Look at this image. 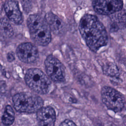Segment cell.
I'll return each mask as SVG.
<instances>
[{"label":"cell","mask_w":126,"mask_h":126,"mask_svg":"<svg viewBox=\"0 0 126 126\" xmlns=\"http://www.w3.org/2000/svg\"><path fill=\"white\" fill-rule=\"evenodd\" d=\"M12 100L15 110L22 113H36L44 104L41 97L28 93L16 94L13 96Z\"/></svg>","instance_id":"7a4b0ae2"},{"label":"cell","mask_w":126,"mask_h":126,"mask_svg":"<svg viewBox=\"0 0 126 126\" xmlns=\"http://www.w3.org/2000/svg\"><path fill=\"white\" fill-rule=\"evenodd\" d=\"M101 96L103 103L107 108L115 112H121L125 106L124 95L111 87H103L101 90Z\"/></svg>","instance_id":"277c9868"},{"label":"cell","mask_w":126,"mask_h":126,"mask_svg":"<svg viewBox=\"0 0 126 126\" xmlns=\"http://www.w3.org/2000/svg\"><path fill=\"white\" fill-rule=\"evenodd\" d=\"M16 55L21 61L26 63H35L39 57L37 47L30 42L20 44L17 48Z\"/></svg>","instance_id":"52a82bcc"},{"label":"cell","mask_w":126,"mask_h":126,"mask_svg":"<svg viewBox=\"0 0 126 126\" xmlns=\"http://www.w3.org/2000/svg\"><path fill=\"white\" fill-rule=\"evenodd\" d=\"M79 30L87 45L96 52L107 45L108 36L103 25L95 16L86 14L80 20Z\"/></svg>","instance_id":"6da1fadb"},{"label":"cell","mask_w":126,"mask_h":126,"mask_svg":"<svg viewBox=\"0 0 126 126\" xmlns=\"http://www.w3.org/2000/svg\"><path fill=\"white\" fill-rule=\"evenodd\" d=\"M94 10L98 14L110 15L122 9L123 0H93Z\"/></svg>","instance_id":"8992f818"},{"label":"cell","mask_w":126,"mask_h":126,"mask_svg":"<svg viewBox=\"0 0 126 126\" xmlns=\"http://www.w3.org/2000/svg\"><path fill=\"white\" fill-rule=\"evenodd\" d=\"M116 66L114 64H111L106 66L103 67V72L106 75L109 76H115L118 72V70L117 68H115Z\"/></svg>","instance_id":"9a60e30c"},{"label":"cell","mask_w":126,"mask_h":126,"mask_svg":"<svg viewBox=\"0 0 126 126\" xmlns=\"http://www.w3.org/2000/svg\"><path fill=\"white\" fill-rule=\"evenodd\" d=\"M13 34V28L9 20L6 18L0 20V36L3 38L10 37Z\"/></svg>","instance_id":"4fadbf2b"},{"label":"cell","mask_w":126,"mask_h":126,"mask_svg":"<svg viewBox=\"0 0 126 126\" xmlns=\"http://www.w3.org/2000/svg\"><path fill=\"white\" fill-rule=\"evenodd\" d=\"M36 119L39 126H55V111L51 106H43L36 112Z\"/></svg>","instance_id":"9c48e42d"},{"label":"cell","mask_w":126,"mask_h":126,"mask_svg":"<svg viewBox=\"0 0 126 126\" xmlns=\"http://www.w3.org/2000/svg\"><path fill=\"white\" fill-rule=\"evenodd\" d=\"M1 69V64H0V71Z\"/></svg>","instance_id":"ffe728a7"},{"label":"cell","mask_w":126,"mask_h":126,"mask_svg":"<svg viewBox=\"0 0 126 126\" xmlns=\"http://www.w3.org/2000/svg\"><path fill=\"white\" fill-rule=\"evenodd\" d=\"M59 126H77L72 121L66 119L62 122Z\"/></svg>","instance_id":"e0dca14e"},{"label":"cell","mask_w":126,"mask_h":126,"mask_svg":"<svg viewBox=\"0 0 126 126\" xmlns=\"http://www.w3.org/2000/svg\"><path fill=\"white\" fill-rule=\"evenodd\" d=\"M15 119V113L12 107L10 105H7L1 118L3 124L5 126H10L13 124Z\"/></svg>","instance_id":"5bb4252c"},{"label":"cell","mask_w":126,"mask_h":126,"mask_svg":"<svg viewBox=\"0 0 126 126\" xmlns=\"http://www.w3.org/2000/svg\"><path fill=\"white\" fill-rule=\"evenodd\" d=\"M4 8L10 21L16 25L22 23L23 18L17 0H7L4 3Z\"/></svg>","instance_id":"30bf717a"},{"label":"cell","mask_w":126,"mask_h":126,"mask_svg":"<svg viewBox=\"0 0 126 126\" xmlns=\"http://www.w3.org/2000/svg\"><path fill=\"white\" fill-rule=\"evenodd\" d=\"M6 88V84L5 83L2 81L0 80V94L3 93Z\"/></svg>","instance_id":"d6986e66"},{"label":"cell","mask_w":126,"mask_h":126,"mask_svg":"<svg viewBox=\"0 0 126 126\" xmlns=\"http://www.w3.org/2000/svg\"><path fill=\"white\" fill-rule=\"evenodd\" d=\"M25 79L27 86L37 94H46L50 90V79L39 68L29 69L26 73Z\"/></svg>","instance_id":"3957f363"},{"label":"cell","mask_w":126,"mask_h":126,"mask_svg":"<svg viewBox=\"0 0 126 126\" xmlns=\"http://www.w3.org/2000/svg\"><path fill=\"white\" fill-rule=\"evenodd\" d=\"M122 10L111 14V22L109 29L111 32H116L120 29L125 27L126 13L125 10Z\"/></svg>","instance_id":"7c38bea8"},{"label":"cell","mask_w":126,"mask_h":126,"mask_svg":"<svg viewBox=\"0 0 126 126\" xmlns=\"http://www.w3.org/2000/svg\"><path fill=\"white\" fill-rule=\"evenodd\" d=\"M45 19L48 25L50 31L54 34L60 35L65 32V25L61 19L52 12H49L46 14Z\"/></svg>","instance_id":"8fae6325"},{"label":"cell","mask_w":126,"mask_h":126,"mask_svg":"<svg viewBox=\"0 0 126 126\" xmlns=\"http://www.w3.org/2000/svg\"><path fill=\"white\" fill-rule=\"evenodd\" d=\"M46 72L48 77L55 82L61 83L65 81L64 65L54 56L47 57L44 62Z\"/></svg>","instance_id":"5b68a950"},{"label":"cell","mask_w":126,"mask_h":126,"mask_svg":"<svg viewBox=\"0 0 126 126\" xmlns=\"http://www.w3.org/2000/svg\"><path fill=\"white\" fill-rule=\"evenodd\" d=\"M22 5L24 10L29 13L32 8V0H21Z\"/></svg>","instance_id":"2e32d148"},{"label":"cell","mask_w":126,"mask_h":126,"mask_svg":"<svg viewBox=\"0 0 126 126\" xmlns=\"http://www.w3.org/2000/svg\"><path fill=\"white\" fill-rule=\"evenodd\" d=\"M7 59L8 62H11L15 60V56L12 52H9L7 55Z\"/></svg>","instance_id":"ac0fdd59"},{"label":"cell","mask_w":126,"mask_h":126,"mask_svg":"<svg viewBox=\"0 0 126 126\" xmlns=\"http://www.w3.org/2000/svg\"><path fill=\"white\" fill-rule=\"evenodd\" d=\"M29 31L32 39L36 44L45 46L50 42L52 37L51 31L46 20L42 24Z\"/></svg>","instance_id":"ba28073f"}]
</instances>
